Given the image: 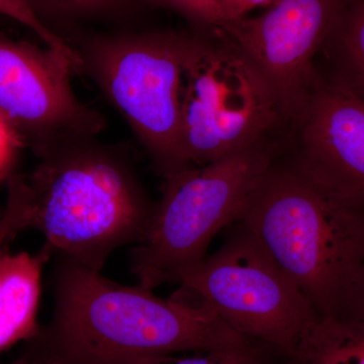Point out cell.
Listing matches in <instances>:
<instances>
[{
	"instance_id": "18",
	"label": "cell",
	"mask_w": 364,
	"mask_h": 364,
	"mask_svg": "<svg viewBox=\"0 0 364 364\" xmlns=\"http://www.w3.org/2000/svg\"><path fill=\"white\" fill-rule=\"evenodd\" d=\"M152 4L171 7L205 25L223 28L224 14L215 0H149Z\"/></svg>"
},
{
	"instance_id": "20",
	"label": "cell",
	"mask_w": 364,
	"mask_h": 364,
	"mask_svg": "<svg viewBox=\"0 0 364 364\" xmlns=\"http://www.w3.org/2000/svg\"><path fill=\"white\" fill-rule=\"evenodd\" d=\"M240 364H299L296 356L259 343L249 347Z\"/></svg>"
},
{
	"instance_id": "9",
	"label": "cell",
	"mask_w": 364,
	"mask_h": 364,
	"mask_svg": "<svg viewBox=\"0 0 364 364\" xmlns=\"http://www.w3.org/2000/svg\"><path fill=\"white\" fill-rule=\"evenodd\" d=\"M343 7L342 0H277L262 16L222 28L259 71L289 123L310 97L318 76L314 58Z\"/></svg>"
},
{
	"instance_id": "10",
	"label": "cell",
	"mask_w": 364,
	"mask_h": 364,
	"mask_svg": "<svg viewBox=\"0 0 364 364\" xmlns=\"http://www.w3.org/2000/svg\"><path fill=\"white\" fill-rule=\"evenodd\" d=\"M291 124L296 138L287 158L325 186L364 200V102L318 75Z\"/></svg>"
},
{
	"instance_id": "7",
	"label": "cell",
	"mask_w": 364,
	"mask_h": 364,
	"mask_svg": "<svg viewBox=\"0 0 364 364\" xmlns=\"http://www.w3.org/2000/svg\"><path fill=\"white\" fill-rule=\"evenodd\" d=\"M234 224L220 250L177 284L241 336L294 355L318 314L243 225Z\"/></svg>"
},
{
	"instance_id": "4",
	"label": "cell",
	"mask_w": 364,
	"mask_h": 364,
	"mask_svg": "<svg viewBox=\"0 0 364 364\" xmlns=\"http://www.w3.org/2000/svg\"><path fill=\"white\" fill-rule=\"evenodd\" d=\"M280 150L272 138L165 179L147 231L131 253L138 284H177L207 257L210 242L240 218Z\"/></svg>"
},
{
	"instance_id": "21",
	"label": "cell",
	"mask_w": 364,
	"mask_h": 364,
	"mask_svg": "<svg viewBox=\"0 0 364 364\" xmlns=\"http://www.w3.org/2000/svg\"><path fill=\"white\" fill-rule=\"evenodd\" d=\"M334 317L364 321V267L347 294L341 311Z\"/></svg>"
},
{
	"instance_id": "23",
	"label": "cell",
	"mask_w": 364,
	"mask_h": 364,
	"mask_svg": "<svg viewBox=\"0 0 364 364\" xmlns=\"http://www.w3.org/2000/svg\"><path fill=\"white\" fill-rule=\"evenodd\" d=\"M4 364H46L44 350L39 340L36 337L28 340L20 355Z\"/></svg>"
},
{
	"instance_id": "12",
	"label": "cell",
	"mask_w": 364,
	"mask_h": 364,
	"mask_svg": "<svg viewBox=\"0 0 364 364\" xmlns=\"http://www.w3.org/2000/svg\"><path fill=\"white\" fill-rule=\"evenodd\" d=\"M294 356L299 364H364V321L318 318Z\"/></svg>"
},
{
	"instance_id": "19",
	"label": "cell",
	"mask_w": 364,
	"mask_h": 364,
	"mask_svg": "<svg viewBox=\"0 0 364 364\" xmlns=\"http://www.w3.org/2000/svg\"><path fill=\"white\" fill-rule=\"evenodd\" d=\"M21 148L23 146L11 124L0 114V181H7L14 173V169Z\"/></svg>"
},
{
	"instance_id": "3",
	"label": "cell",
	"mask_w": 364,
	"mask_h": 364,
	"mask_svg": "<svg viewBox=\"0 0 364 364\" xmlns=\"http://www.w3.org/2000/svg\"><path fill=\"white\" fill-rule=\"evenodd\" d=\"M36 157L32 171L23 173L30 229L42 233L52 255L102 272L117 249L140 243L154 203L119 151L95 136Z\"/></svg>"
},
{
	"instance_id": "22",
	"label": "cell",
	"mask_w": 364,
	"mask_h": 364,
	"mask_svg": "<svg viewBox=\"0 0 364 364\" xmlns=\"http://www.w3.org/2000/svg\"><path fill=\"white\" fill-rule=\"evenodd\" d=\"M224 14L226 23L241 20L256 7L272 6L277 0H215Z\"/></svg>"
},
{
	"instance_id": "1",
	"label": "cell",
	"mask_w": 364,
	"mask_h": 364,
	"mask_svg": "<svg viewBox=\"0 0 364 364\" xmlns=\"http://www.w3.org/2000/svg\"><path fill=\"white\" fill-rule=\"evenodd\" d=\"M54 315L42 327L61 353L91 364L135 356L223 351L255 343L229 327L200 299H162L100 272L56 257Z\"/></svg>"
},
{
	"instance_id": "11",
	"label": "cell",
	"mask_w": 364,
	"mask_h": 364,
	"mask_svg": "<svg viewBox=\"0 0 364 364\" xmlns=\"http://www.w3.org/2000/svg\"><path fill=\"white\" fill-rule=\"evenodd\" d=\"M52 253L0 250V353L39 333L38 312L43 269Z\"/></svg>"
},
{
	"instance_id": "2",
	"label": "cell",
	"mask_w": 364,
	"mask_h": 364,
	"mask_svg": "<svg viewBox=\"0 0 364 364\" xmlns=\"http://www.w3.org/2000/svg\"><path fill=\"white\" fill-rule=\"evenodd\" d=\"M237 222L310 301L318 318L338 315L364 267V200L273 163Z\"/></svg>"
},
{
	"instance_id": "14",
	"label": "cell",
	"mask_w": 364,
	"mask_h": 364,
	"mask_svg": "<svg viewBox=\"0 0 364 364\" xmlns=\"http://www.w3.org/2000/svg\"><path fill=\"white\" fill-rule=\"evenodd\" d=\"M43 21L53 18H80L107 16L128 9L133 0H26Z\"/></svg>"
},
{
	"instance_id": "17",
	"label": "cell",
	"mask_w": 364,
	"mask_h": 364,
	"mask_svg": "<svg viewBox=\"0 0 364 364\" xmlns=\"http://www.w3.org/2000/svg\"><path fill=\"white\" fill-rule=\"evenodd\" d=\"M255 344V343H253ZM223 351H193L135 356L112 364H240L249 347Z\"/></svg>"
},
{
	"instance_id": "24",
	"label": "cell",
	"mask_w": 364,
	"mask_h": 364,
	"mask_svg": "<svg viewBox=\"0 0 364 364\" xmlns=\"http://www.w3.org/2000/svg\"><path fill=\"white\" fill-rule=\"evenodd\" d=\"M38 337H39L43 349H44L46 364H91L85 363V361L79 360V359L70 358V356H67L65 354L56 350V349L48 342V340L45 338L41 330Z\"/></svg>"
},
{
	"instance_id": "5",
	"label": "cell",
	"mask_w": 364,
	"mask_h": 364,
	"mask_svg": "<svg viewBox=\"0 0 364 364\" xmlns=\"http://www.w3.org/2000/svg\"><path fill=\"white\" fill-rule=\"evenodd\" d=\"M191 36H95L71 44L85 74L130 127L164 178L189 165L181 141V82Z\"/></svg>"
},
{
	"instance_id": "16",
	"label": "cell",
	"mask_w": 364,
	"mask_h": 364,
	"mask_svg": "<svg viewBox=\"0 0 364 364\" xmlns=\"http://www.w3.org/2000/svg\"><path fill=\"white\" fill-rule=\"evenodd\" d=\"M30 229V210L25 183L20 176L7 181V200L0 218V250L21 232Z\"/></svg>"
},
{
	"instance_id": "25",
	"label": "cell",
	"mask_w": 364,
	"mask_h": 364,
	"mask_svg": "<svg viewBox=\"0 0 364 364\" xmlns=\"http://www.w3.org/2000/svg\"><path fill=\"white\" fill-rule=\"evenodd\" d=\"M2 214H4V208H0V218H1Z\"/></svg>"
},
{
	"instance_id": "8",
	"label": "cell",
	"mask_w": 364,
	"mask_h": 364,
	"mask_svg": "<svg viewBox=\"0 0 364 364\" xmlns=\"http://www.w3.org/2000/svg\"><path fill=\"white\" fill-rule=\"evenodd\" d=\"M75 73L77 66L62 53L0 38V114L35 156L105 129L104 116L74 91Z\"/></svg>"
},
{
	"instance_id": "15",
	"label": "cell",
	"mask_w": 364,
	"mask_h": 364,
	"mask_svg": "<svg viewBox=\"0 0 364 364\" xmlns=\"http://www.w3.org/2000/svg\"><path fill=\"white\" fill-rule=\"evenodd\" d=\"M0 16L13 18L30 28L44 43L45 47L62 53L71 59L76 66H80L75 50L65 39L53 32L40 20L26 0H0Z\"/></svg>"
},
{
	"instance_id": "13",
	"label": "cell",
	"mask_w": 364,
	"mask_h": 364,
	"mask_svg": "<svg viewBox=\"0 0 364 364\" xmlns=\"http://www.w3.org/2000/svg\"><path fill=\"white\" fill-rule=\"evenodd\" d=\"M328 40H333L330 78L364 102V0L343 11Z\"/></svg>"
},
{
	"instance_id": "6",
	"label": "cell",
	"mask_w": 364,
	"mask_h": 364,
	"mask_svg": "<svg viewBox=\"0 0 364 364\" xmlns=\"http://www.w3.org/2000/svg\"><path fill=\"white\" fill-rule=\"evenodd\" d=\"M181 141L202 167L267 140L286 122L272 91L232 41L191 36L181 82Z\"/></svg>"
}]
</instances>
